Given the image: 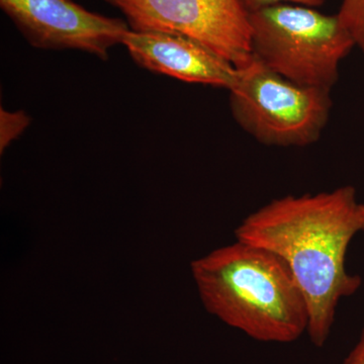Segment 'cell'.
Returning a JSON list of instances; mask_svg holds the SVG:
<instances>
[{
	"mask_svg": "<svg viewBox=\"0 0 364 364\" xmlns=\"http://www.w3.org/2000/svg\"><path fill=\"white\" fill-rule=\"evenodd\" d=\"M364 232V203L352 186L331 191L286 196L251 213L235 230L236 240L286 261L308 304V333L316 347L329 339L342 299L363 284L347 272L354 237Z\"/></svg>",
	"mask_w": 364,
	"mask_h": 364,
	"instance_id": "1",
	"label": "cell"
},
{
	"mask_svg": "<svg viewBox=\"0 0 364 364\" xmlns=\"http://www.w3.org/2000/svg\"><path fill=\"white\" fill-rule=\"evenodd\" d=\"M208 313L260 342L291 343L308 331V304L286 261L236 240L191 264Z\"/></svg>",
	"mask_w": 364,
	"mask_h": 364,
	"instance_id": "2",
	"label": "cell"
},
{
	"mask_svg": "<svg viewBox=\"0 0 364 364\" xmlns=\"http://www.w3.org/2000/svg\"><path fill=\"white\" fill-rule=\"evenodd\" d=\"M252 55L270 70L299 85L332 90L340 63L354 47L338 14L279 4L249 14Z\"/></svg>",
	"mask_w": 364,
	"mask_h": 364,
	"instance_id": "3",
	"label": "cell"
},
{
	"mask_svg": "<svg viewBox=\"0 0 364 364\" xmlns=\"http://www.w3.org/2000/svg\"><path fill=\"white\" fill-rule=\"evenodd\" d=\"M237 68L230 109L246 133L273 147H306L320 140L331 114V90L294 83L254 56Z\"/></svg>",
	"mask_w": 364,
	"mask_h": 364,
	"instance_id": "4",
	"label": "cell"
},
{
	"mask_svg": "<svg viewBox=\"0 0 364 364\" xmlns=\"http://www.w3.org/2000/svg\"><path fill=\"white\" fill-rule=\"evenodd\" d=\"M135 32L173 33L242 66L252 58L249 14L240 0H105Z\"/></svg>",
	"mask_w": 364,
	"mask_h": 364,
	"instance_id": "5",
	"label": "cell"
},
{
	"mask_svg": "<svg viewBox=\"0 0 364 364\" xmlns=\"http://www.w3.org/2000/svg\"><path fill=\"white\" fill-rule=\"evenodd\" d=\"M0 7L38 49L75 50L107 60L131 30L126 21L92 13L72 0H0Z\"/></svg>",
	"mask_w": 364,
	"mask_h": 364,
	"instance_id": "6",
	"label": "cell"
},
{
	"mask_svg": "<svg viewBox=\"0 0 364 364\" xmlns=\"http://www.w3.org/2000/svg\"><path fill=\"white\" fill-rule=\"evenodd\" d=\"M122 45L142 68L186 82L230 90L238 78L231 62L182 36L130 30Z\"/></svg>",
	"mask_w": 364,
	"mask_h": 364,
	"instance_id": "7",
	"label": "cell"
},
{
	"mask_svg": "<svg viewBox=\"0 0 364 364\" xmlns=\"http://www.w3.org/2000/svg\"><path fill=\"white\" fill-rule=\"evenodd\" d=\"M337 14L364 54V0H342Z\"/></svg>",
	"mask_w": 364,
	"mask_h": 364,
	"instance_id": "8",
	"label": "cell"
},
{
	"mask_svg": "<svg viewBox=\"0 0 364 364\" xmlns=\"http://www.w3.org/2000/svg\"><path fill=\"white\" fill-rule=\"evenodd\" d=\"M31 117L23 111L0 109V152L4 153L11 142L30 126Z\"/></svg>",
	"mask_w": 364,
	"mask_h": 364,
	"instance_id": "9",
	"label": "cell"
},
{
	"mask_svg": "<svg viewBox=\"0 0 364 364\" xmlns=\"http://www.w3.org/2000/svg\"><path fill=\"white\" fill-rule=\"evenodd\" d=\"M242 6L249 14L256 13L267 7L279 6V4H296L308 7L323 6L326 0H240Z\"/></svg>",
	"mask_w": 364,
	"mask_h": 364,
	"instance_id": "10",
	"label": "cell"
},
{
	"mask_svg": "<svg viewBox=\"0 0 364 364\" xmlns=\"http://www.w3.org/2000/svg\"><path fill=\"white\" fill-rule=\"evenodd\" d=\"M343 364H364V328L358 343L345 358Z\"/></svg>",
	"mask_w": 364,
	"mask_h": 364,
	"instance_id": "11",
	"label": "cell"
}]
</instances>
